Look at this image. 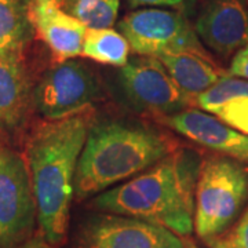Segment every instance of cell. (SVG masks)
Wrapping results in <instances>:
<instances>
[{"instance_id": "cell-1", "label": "cell", "mask_w": 248, "mask_h": 248, "mask_svg": "<svg viewBox=\"0 0 248 248\" xmlns=\"http://www.w3.org/2000/svg\"><path fill=\"white\" fill-rule=\"evenodd\" d=\"M89 131L90 117L81 112L37 125L27 143L40 234L53 246L61 244L68 232L76 170Z\"/></svg>"}, {"instance_id": "cell-2", "label": "cell", "mask_w": 248, "mask_h": 248, "mask_svg": "<svg viewBox=\"0 0 248 248\" xmlns=\"http://www.w3.org/2000/svg\"><path fill=\"white\" fill-rule=\"evenodd\" d=\"M200 164L193 152L167 155L151 169L93 200L108 214L157 223L179 237L195 229V193Z\"/></svg>"}, {"instance_id": "cell-3", "label": "cell", "mask_w": 248, "mask_h": 248, "mask_svg": "<svg viewBox=\"0 0 248 248\" xmlns=\"http://www.w3.org/2000/svg\"><path fill=\"white\" fill-rule=\"evenodd\" d=\"M170 152L167 140L142 125L105 122L90 127L80 155L75 193L89 197L141 174Z\"/></svg>"}, {"instance_id": "cell-4", "label": "cell", "mask_w": 248, "mask_h": 248, "mask_svg": "<svg viewBox=\"0 0 248 248\" xmlns=\"http://www.w3.org/2000/svg\"><path fill=\"white\" fill-rule=\"evenodd\" d=\"M248 196V171L231 157H208L200 164L195 193V231L217 239L239 215Z\"/></svg>"}, {"instance_id": "cell-5", "label": "cell", "mask_w": 248, "mask_h": 248, "mask_svg": "<svg viewBox=\"0 0 248 248\" xmlns=\"http://www.w3.org/2000/svg\"><path fill=\"white\" fill-rule=\"evenodd\" d=\"M120 33L134 53L142 57L190 53L211 58L179 11L156 7L131 11L122 19Z\"/></svg>"}, {"instance_id": "cell-6", "label": "cell", "mask_w": 248, "mask_h": 248, "mask_svg": "<svg viewBox=\"0 0 248 248\" xmlns=\"http://www.w3.org/2000/svg\"><path fill=\"white\" fill-rule=\"evenodd\" d=\"M37 218L27 160L0 148V248H17L33 231Z\"/></svg>"}, {"instance_id": "cell-7", "label": "cell", "mask_w": 248, "mask_h": 248, "mask_svg": "<svg viewBox=\"0 0 248 248\" xmlns=\"http://www.w3.org/2000/svg\"><path fill=\"white\" fill-rule=\"evenodd\" d=\"M97 90L89 68L76 60H68L46 72L33 97L40 115L48 120H61L86 112Z\"/></svg>"}, {"instance_id": "cell-8", "label": "cell", "mask_w": 248, "mask_h": 248, "mask_svg": "<svg viewBox=\"0 0 248 248\" xmlns=\"http://www.w3.org/2000/svg\"><path fill=\"white\" fill-rule=\"evenodd\" d=\"M78 248H186L167 228L116 214L97 215L80 231Z\"/></svg>"}, {"instance_id": "cell-9", "label": "cell", "mask_w": 248, "mask_h": 248, "mask_svg": "<svg viewBox=\"0 0 248 248\" xmlns=\"http://www.w3.org/2000/svg\"><path fill=\"white\" fill-rule=\"evenodd\" d=\"M119 76L127 98L145 110L170 116L187 109L192 102L155 57L134 58L120 68Z\"/></svg>"}, {"instance_id": "cell-10", "label": "cell", "mask_w": 248, "mask_h": 248, "mask_svg": "<svg viewBox=\"0 0 248 248\" xmlns=\"http://www.w3.org/2000/svg\"><path fill=\"white\" fill-rule=\"evenodd\" d=\"M196 33L213 51L229 57L248 45V13L241 0H211L199 16Z\"/></svg>"}, {"instance_id": "cell-11", "label": "cell", "mask_w": 248, "mask_h": 248, "mask_svg": "<svg viewBox=\"0 0 248 248\" xmlns=\"http://www.w3.org/2000/svg\"><path fill=\"white\" fill-rule=\"evenodd\" d=\"M166 123L197 145L248 163V135L232 128L217 116L187 108L182 112L166 116Z\"/></svg>"}, {"instance_id": "cell-12", "label": "cell", "mask_w": 248, "mask_h": 248, "mask_svg": "<svg viewBox=\"0 0 248 248\" xmlns=\"http://www.w3.org/2000/svg\"><path fill=\"white\" fill-rule=\"evenodd\" d=\"M32 22L55 61L75 60L81 55L87 27L69 13L58 7L32 6Z\"/></svg>"}, {"instance_id": "cell-13", "label": "cell", "mask_w": 248, "mask_h": 248, "mask_svg": "<svg viewBox=\"0 0 248 248\" xmlns=\"http://www.w3.org/2000/svg\"><path fill=\"white\" fill-rule=\"evenodd\" d=\"M31 86L19 57H0V131L19 128L28 115Z\"/></svg>"}, {"instance_id": "cell-14", "label": "cell", "mask_w": 248, "mask_h": 248, "mask_svg": "<svg viewBox=\"0 0 248 248\" xmlns=\"http://www.w3.org/2000/svg\"><path fill=\"white\" fill-rule=\"evenodd\" d=\"M179 90L193 101L222 78L213 58L190 53L169 54L157 58Z\"/></svg>"}, {"instance_id": "cell-15", "label": "cell", "mask_w": 248, "mask_h": 248, "mask_svg": "<svg viewBox=\"0 0 248 248\" xmlns=\"http://www.w3.org/2000/svg\"><path fill=\"white\" fill-rule=\"evenodd\" d=\"M35 28L31 0H0V57H22Z\"/></svg>"}, {"instance_id": "cell-16", "label": "cell", "mask_w": 248, "mask_h": 248, "mask_svg": "<svg viewBox=\"0 0 248 248\" xmlns=\"http://www.w3.org/2000/svg\"><path fill=\"white\" fill-rule=\"evenodd\" d=\"M130 45L120 32L112 28L89 29L84 36L81 55L104 65L123 68L128 62Z\"/></svg>"}, {"instance_id": "cell-17", "label": "cell", "mask_w": 248, "mask_h": 248, "mask_svg": "<svg viewBox=\"0 0 248 248\" xmlns=\"http://www.w3.org/2000/svg\"><path fill=\"white\" fill-rule=\"evenodd\" d=\"M119 4L120 0H66L63 7L89 29H105L115 24Z\"/></svg>"}, {"instance_id": "cell-18", "label": "cell", "mask_w": 248, "mask_h": 248, "mask_svg": "<svg viewBox=\"0 0 248 248\" xmlns=\"http://www.w3.org/2000/svg\"><path fill=\"white\" fill-rule=\"evenodd\" d=\"M248 98V81L234 76H222L214 86L196 98V104L207 113H215L226 102Z\"/></svg>"}, {"instance_id": "cell-19", "label": "cell", "mask_w": 248, "mask_h": 248, "mask_svg": "<svg viewBox=\"0 0 248 248\" xmlns=\"http://www.w3.org/2000/svg\"><path fill=\"white\" fill-rule=\"evenodd\" d=\"M214 115L225 124L248 135V98H237L222 105Z\"/></svg>"}, {"instance_id": "cell-20", "label": "cell", "mask_w": 248, "mask_h": 248, "mask_svg": "<svg viewBox=\"0 0 248 248\" xmlns=\"http://www.w3.org/2000/svg\"><path fill=\"white\" fill-rule=\"evenodd\" d=\"M228 73L231 76H237L240 79L248 81V45L234 54Z\"/></svg>"}, {"instance_id": "cell-21", "label": "cell", "mask_w": 248, "mask_h": 248, "mask_svg": "<svg viewBox=\"0 0 248 248\" xmlns=\"http://www.w3.org/2000/svg\"><path fill=\"white\" fill-rule=\"evenodd\" d=\"M229 239L237 248H248V207Z\"/></svg>"}, {"instance_id": "cell-22", "label": "cell", "mask_w": 248, "mask_h": 248, "mask_svg": "<svg viewBox=\"0 0 248 248\" xmlns=\"http://www.w3.org/2000/svg\"><path fill=\"white\" fill-rule=\"evenodd\" d=\"M131 7H184L186 0H127Z\"/></svg>"}, {"instance_id": "cell-23", "label": "cell", "mask_w": 248, "mask_h": 248, "mask_svg": "<svg viewBox=\"0 0 248 248\" xmlns=\"http://www.w3.org/2000/svg\"><path fill=\"white\" fill-rule=\"evenodd\" d=\"M17 248H54V246L51 243H48L42 234H39V236L28 239L25 243H22Z\"/></svg>"}, {"instance_id": "cell-24", "label": "cell", "mask_w": 248, "mask_h": 248, "mask_svg": "<svg viewBox=\"0 0 248 248\" xmlns=\"http://www.w3.org/2000/svg\"><path fill=\"white\" fill-rule=\"evenodd\" d=\"M66 0H31L32 6H46V7H58L62 9Z\"/></svg>"}, {"instance_id": "cell-25", "label": "cell", "mask_w": 248, "mask_h": 248, "mask_svg": "<svg viewBox=\"0 0 248 248\" xmlns=\"http://www.w3.org/2000/svg\"><path fill=\"white\" fill-rule=\"evenodd\" d=\"M210 244L213 248H237L233 243L231 241V239H213L210 240Z\"/></svg>"}]
</instances>
